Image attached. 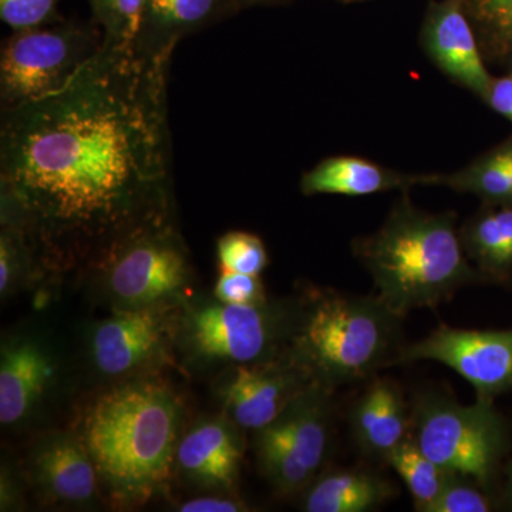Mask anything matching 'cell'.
<instances>
[{
  "label": "cell",
  "instance_id": "6da1fadb",
  "mask_svg": "<svg viewBox=\"0 0 512 512\" xmlns=\"http://www.w3.org/2000/svg\"><path fill=\"white\" fill-rule=\"evenodd\" d=\"M170 63L103 42L62 89L2 109V222L22 228L45 264L96 258L168 221Z\"/></svg>",
  "mask_w": 512,
  "mask_h": 512
},
{
  "label": "cell",
  "instance_id": "7a4b0ae2",
  "mask_svg": "<svg viewBox=\"0 0 512 512\" xmlns=\"http://www.w3.org/2000/svg\"><path fill=\"white\" fill-rule=\"evenodd\" d=\"M177 402L154 382L114 387L84 416L80 439L100 483L120 505H140L167 483L178 448Z\"/></svg>",
  "mask_w": 512,
  "mask_h": 512
},
{
  "label": "cell",
  "instance_id": "3957f363",
  "mask_svg": "<svg viewBox=\"0 0 512 512\" xmlns=\"http://www.w3.org/2000/svg\"><path fill=\"white\" fill-rule=\"evenodd\" d=\"M355 254L375 282L376 296L396 315L436 308L464 286L484 281L470 264L453 214H429L403 198Z\"/></svg>",
  "mask_w": 512,
  "mask_h": 512
},
{
  "label": "cell",
  "instance_id": "277c9868",
  "mask_svg": "<svg viewBox=\"0 0 512 512\" xmlns=\"http://www.w3.org/2000/svg\"><path fill=\"white\" fill-rule=\"evenodd\" d=\"M402 320L376 295L319 292L293 319L288 355L313 382L336 389L390 366L402 348Z\"/></svg>",
  "mask_w": 512,
  "mask_h": 512
},
{
  "label": "cell",
  "instance_id": "5b68a950",
  "mask_svg": "<svg viewBox=\"0 0 512 512\" xmlns=\"http://www.w3.org/2000/svg\"><path fill=\"white\" fill-rule=\"evenodd\" d=\"M413 440L447 474L470 478L485 491L510 448V427L494 400L470 406L437 393L420 396L412 410Z\"/></svg>",
  "mask_w": 512,
  "mask_h": 512
},
{
  "label": "cell",
  "instance_id": "8992f818",
  "mask_svg": "<svg viewBox=\"0 0 512 512\" xmlns=\"http://www.w3.org/2000/svg\"><path fill=\"white\" fill-rule=\"evenodd\" d=\"M103 45L96 22H60L13 32L0 53L2 109L20 106L62 89Z\"/></svg>",
  "mask_w": 512,
  "mask_h": 512
},
{
  "label": "cell",
  "instance_id": "52a82bcc",
  "mask_svg": "<svg viewBox=\"0 0 512 512\" xmlns=\"http://www.w3.org/2000/svg\"><path fill=\"white\" fill-rule=\"evenodd\" d=\"M107 288L121 309L160 305L188 281V255L170 220L124 235L101 251Z\"/></svg>",
  "mask_w": 512,
  "mask_h": 512
},
{
  "label": "cell",
  "instance_id": "ba28073f",
  "mask_svg": "<svg viewBox=\"0 0 512 512\" xmlns=\"http://www.w3.org/2000/svg\"><path fill=\"white\" fill-rule=\"evenodd\" d=\"M335 389L312 382L278 419L256 430L255 453L264 476L281 493L302 490L328 453Z\"/></svg>",
  "mask_w": 512,
  "mask_h": 512
},
{
  "label": "cell",
  "instance_id": "9c48e42d",
  "mask_svg": "<svg viewBox=\"0 0 512 512\" xmlns=\"http://www.w3.org/2000/svg\"><path fill=\"white\" fill-rule=\"evenodd\" d=\"M293 320L268 305L214 303L195 309L187 320L188 345L212 362L249 363L272 359L276 343L291 335Z\"/></svg>",
  "mask_w": 512,
  "mask_h": 512
},
{
  "label": "cell",
  "instance_id": "30bf717a",
  "mask_svg": "<svg viewBox=\"0 0 512 512\" xmlns=\"http://www.w3.org/2000/svg\"><path fill=\"white\" fill-rule=\"evenodd\" d=\"M433 360L476 389L477 399L512 392V329L467 330L441 325L427 338L402 346L390 366Z\"/></svg>",
  "mask_w": 512,
  "mask_h": 512
},
{
  "label": "cell",
  "instance_id": "8fae6325",
  "mask_svg": "<svg viewBox=\"0 0 512 512\" xmlns=\"http://www.w3.org/2000/svg\"><path fill=\"white\" fill-rule=\"evenodd\" d=\"M313 382L291 356L238 365L225 383V409L242 429L261 430L278 419Z\"/></svg>",
  "mask_w": 512,
  "mask_h": 512
},
{
  "label": "cell",
  "instance_id": "7c38bea8",
  "mask_svg": "<svg viewBox=\"0 0 512 512\" xmlns=\"http://www.w3.org/2000/svg\"><path fill=\"white\" fill-rule=\"evenodd\" d=\"M421 42L439 69L487 100L494 79L485 69L464 0L431 3Z\"/></svg>",
  "mask_w": 512,
  "mask_h": 512
},
{
  "label": "cell",
  "instance_id": "4fadbf2b",
  "mask_svg": "<svg viewBox=\"0 0 512 512\" xmlns=\"http://www.w3.org/2000/svg\"><path fill=\"white\" fill-rule=\"evenodd\" d=\"M167 333L163 306L121 309L94 329L92 356L104 375L121 376L156 355Z\"/></svg>",
  "mask_w": 512,
  "mask_h": 512
},
{
  "label": "cell",
  "instance_id": "5bb4252c",
  "mask_svg": "<svg viewBox=\"0 0 512 512\" xmlns=\"http://www.w3.org/2000/svg\"><path fill=\"white\" fill-rule=\"evenodd\" d=\"M29 473L43 494L66 504H86L96 497L99 474L80 436L52 433L32 448Z\"/></svg>",
  "mask_w": 512,
  "mask_h": 512
},
{
  "label": "cell",
  "instance_id": "9a60e30c",
  "mask_svg": "<svg viewBox=\"0 0 512 512\" xmlns=\"http://www.w3.org/2000/svg\"><path fill=\"white\" fill-rule=\"evenodd\" d=\"M237 12L234 0H146L134 50L148 59L171 62L184 37Z\"/></svg>",
  "mask_w": 512,
  "mask_h": 512
},
{
  "label": "cell",
  "instance_id": "2e32d148",
  "mask_svg": "<svg viewBox=\"0 0 512 512\" xmlns=\"http://www.w3.org/2000/svg\"><path fill=\"white\" fill-rule=\"evenodd\" d=\"M241 460V443L225 420L197 424L178 443V466L188 480L200 487L217 490L234 487Z\"/></svg>",
  "mask_w": 512,
  "mask_h": 512
},
{
  "label": "cell",
  "instance_id": "e0dca14e",
  "mask_svg": "<svg viewBox=\"0 0 512 512\" xmlns=\"http://www.w3.org/2000/svg\"><path fill=\"white\" fill-rule=\"evenodd\" d=\"M412 414L400 387L393 380L377 379L367 387L352 412L357 444L370 456H387L409 439Z\"/></svg>",
  "mask_w": 512,
  "mask_h": 512
},
{
  "label": "cell",
  "instance_id": "ac0fdd59",
  "mask_svg": "<svg viewBox=\"0 0 512 512\" xmlns=\"http://www.w3.org/2000/svg\"><path fill=\"white\" fill-rule=\"evenodd\" d=\"M439 175H406L357 157H330L303 174L305 195L336 194L363 197L376 192L406 190L413 185H437Z\"/></svg>",
  "mask_w": 512,
  "mask_h": 512
},
{
  "label": "cell",
  "instance_id": "d6986e66",
  "mask_svg": "<svg viewBox=\"0 0 512 512\" xmlns=\"http://www.w3.org/2000/svg\"><path fill=\"white\" fill-rule=\"evenodd\" d=\"M50 357L35 340L3 346L0 356V421L12 426L35 409L52 379Z\"/></svg>",
  "mask_w": 512,
  "mask_h": 512
},
{
  "label": "cell",
  "instance_id": "ffe728a7",
  "mask_svg": "<svg viewBox=\"0 0 512 512\" xmlns=\"http://www.w3.org/2000/svg\"><path fill=\"white\" fill-rule=\"evenodd\" d=\"M393 483L366 471H336L309 488L303 510L309 512L375 511L396 497Z\"/></svg>",
  "mask_w": 512,
  "mask_h": 512
},
{
  "label": "cell",
  "instance_id": "44dd1931",
  "mask_svg": "<svg viewBox=\"0 0 512 512\" xmlns=\"http://www.w3.org/2000/svg\"><path fill=\"white\" fill-rule=\"evenodd\" d=\"M468 259L491 279L512 272V207L485 212L471 221L460 235Z\"/></svg>",
  "mask_w": 512,
  "mask_h": 512
},
{
  "label": "cell",
  "instance_id": "7402d4cb",
  "mask_svg": "<svg viewBox=\"0 0 512 512\" xmlns=\"http://www.w3.org/2000/svg\"><path fill=\"white\" fill-rule=\"evenodd\" d=\"M386 461L402 477L412 494L414 507L420 512H426L434 503L450 476L421 451L412 437L394 448Z\"/></svg>",
  "mask_w": 512,
  "mask_h": 512
},
{
  "label": "cell",
  "instance_id": "603a6c76",
  "mask_svg": "<svg viewBox=\"0 0 512 512\" xmlns=\"http://www.w3.org/2000/svg\"><path fill=\"white\" fill-rule=\"evenodd\" d=\"M437 185L470 192L493 205L511 207V180L504 148L481 158L470 167L450 175H439Z\"/></svg>",
  "mask_w": 512,
  "mask_h": 512
},
{
  "label": "cell",
  "instance_id": "cb8c5ba5",
  "mask_svg": "<svg viewBox=\"0 0 512 512\" xmlns=\"http://www.w3.org/2000/svg\"><path fill=\"white\" fill-rule=\"evenodd\" d=\"M146 0H89L107 45L134 46Z\"/></svg>",
  "mask_w": 512,
  "mask_h": 512
},
{
  "label": "cell",
  "instance_id": "d4e9b609",
  "mask_svg": "<svg viewBox=\"0 0 512 512\" xmlns=\"http://www.w3.org/2000/svg\"><path fill=\"white\" fill-rule=\"evenodd\" d=\"M221 269L241 274L261 275L268 265V252L264 242L254 234L232 231L222 235L217 244Z\"/></svg>",
  "mask_w": 512,
  "mask_h": 512
},
{
  "label": "cell",
  "instance_id": "484cf974",
  "mask_svg": "<svg viewBox=\"0 0 512 512\" xmlns=\"http://www.w3.org/2000/svg\"><path fill=\"white\" fill-rule=\"evenodd\" d=\"M471 23L495 45H512V0H464Z\"/></svg>",
  "mask_w": 512,
  "mask_h": 512
},
{
  "label": "cell",
  "instance_id": "4316f807",
  "mask_svg": "<svg viewBox=\"0 0 512 512\" xmlns=\"http://www.w3.org/2000/svg\"><path fill=\"white\" fill-rule=\"evenodd\" d=\"M493 503L483 487L470 478L450 474L439 497L426 512H488Z\"/></svg>",
  "mask_w": 512,
  "mask_h": 512
},
{
  "label": "cell",
  "instance_id": "83f0119b",
  "mask_svg": "<svg viewBox=\"0 0 512 512\" xmlns=\"http://www.w3.org/2000/svg\"><path fill=\"white\" fill-rule=\"evenodd\" d=\"M60 3L62 0H0V19L12 32L43 28L63 20Z\"/></svg>",
  "mask_w": 512,
  "mask_h": 512
},
{
  "label": "cell",
  "instance_id": "f1b7e54d",
  "mask_svg": "<svg viewBox=\"0 0 512 512\" xmlns=\"http://www.w3.org/2000/svg\"><path fill=\"white\" fill-rule=\"evenodd\" d=\"M214 292L218 301L228 305L258 306L266 303L265 289L259 275L221 269Z\"/></svg>",
  "mask_w": 512,
  "mask_h": 512
},
{
  "label": "cell",
  "instance_id": "f546056e",
  "mask_svg": "<svg viewBox=\"0 0 512 512\" xmlns=\"http://www.w3.org/2000/svg\"><path fill=\"white\" fill-rule=\"evenodd\" d=\"M248 508L237 500L229 498H195L180 505L183 512H239L247 511Z\"/></svg>",
  "mask_w": 512,
  "mask_h": 512
},
{
  "label": "cell",
  "instance_id": "4dcf8cb0",
  "mask_svg": "<svg viewBox=\"0 0 512 512\" xmlns=\"http://www.w3.org/2000/svg\"><path fill=\"white\" fill-rule=\"evenodd\" d=\"M485 101H488L495 111L512 121V76L494 79Z\"/></svg>",
  "mask_w": 512,
  "mask_h": 512
},
{
  "label": "cell",
  "instance_id": "1f68e13d",
  "mask_svg": "<svg viewBox=\"0 0 512 512\" xmlns=\"http://www.w3.org/2000/svg\"><path fill=\"white\" fill-rule=\"evenodd\" d=\"M503 500L505 505L512 510V458L507 468H505Z\"/></svg>",
  "mask_w": 512,
  "mask_h": 512
},
{
  "label": "cell",
  "instance_id": "d6a6232c",
  "mask_svg": "<svg viewBox=\"0 0 512 512\" xmlns=\"http://www.w3.org/2000/svg\"><path fill=\"white\" fill-rule=\"evenodd\" d=\"M284 0H234L235 6H237L238 12L241 9L249 8V6L256 5H272V3H281Z\"/></svg>",
  "mask_w": 512,
  "mask_h": 512
},
{
  "label": "cell",
  "instance_id": "836d02e7",
  "mask_svg": "<svg viewBox=\"0 0 512 512\" xmlns=\"http://www.w3.org/2000/svg\"><path fill=\"white\" fill-rule=\"evenodd\" d=\"M505 156H507L508 163V171H510V180H511V207H512V146H508L504 148Z\"/></svg>",
  "mask_w": 512,
  "mask_h": 512
},
{
  "label": "cell",
  "instance_id": "e575fe53",
  "mask_svg": "<svg viewBox=\"0 0 512 512\" xmlns=\"http://www.w3.org/2000/svg\"><path fill=\"white\" fill-rule=\"evenodd\" d=\"M512 46V45H511Z\"/></svg>",
  "mask_w": 512,
  "mask_h": 512
}]
</instances>
